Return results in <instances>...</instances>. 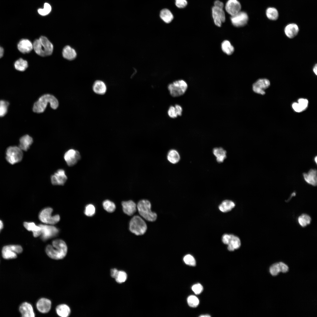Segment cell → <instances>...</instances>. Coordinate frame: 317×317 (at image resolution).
I'll return each mask as SVG.
<instances>
[{
  "label": "cell",
  "mask_w": 317,
  "mask_h": 317,
  "mask_svg": "<svg viewBox=\"0 0 317 317\" xmlns=\"http://www.w3.org/2000/svg\"><path fill=\"white\" fill-rule=\"evenodd\" d=\"M68 251L67 245L62 240H56L53 241L52 245L47 246L45 252L50 258L55 260L61 259L66 256Z\"/></svg>",
  "instance_id": "obj_1"
},
{
  "label": "cell",
  "mask_w": 317,
  "mask_h": 317,
  "mask_svg": "<svg viewBox=\"0 0 317 317\" xmlns=\"http://www.w3.org/2000/svg\"><path fill=\"white\" fill-rule=\"evenodd\" d=\"M160 16L162 20L166 23L171 22L173 18V16L171 11L168 9L162 10L160 13Z\"/></svg>",
  "instance_id": "obj_34"
},
{
  "label": "cell",
  "mask_w": 317,
  "mask_h": 317,
  "mask_svg": "<svg viewBox=\"0 0 317 317\" xmlns=\"http://www.w3.org/2000/svg\"><path fill=\"white\" fill-rule=\"evenodd\" d=\"M9 103L7 101L0 100V117L4 116L7 113Z\"/></svg>",
  "instance_id": "obj_38"
},
{
  "label": "cell",
  "mask_w": 317,
  "mask_h": 317,
  "mask_svg": "<svg viewBox=\"0 0 317 317\" xmlns=\"http://www.w3.org/2000/svg\"><path fill=\"white\" fill-rule=\"evenodd\" d=\"M51 10L50 5L48 3L44 4V8L43 9H39L38 10L39 14L42 16H45L48 14Z\"/></svg>",
  "instance_id": "obj_42"
},
{
  "label": "cell",
  "mask_w": 317,
  "mask_h": 317,
  "mask_svg": "<svg viewBox=\"0 0 317 317\" xmlns=\"http://www.w3.org/2000/svg\"><path fill=\"white\" fill-rule=\"evenodd\" d=\"M223 7L214 6L212 8V15L215 25L221 27L225 21V16Z\"/></svg>",
  "instance_id": "obj_10"
},
{
  "label": "cell",
  "mask_w": 317,
  "mask_h": 317,
  "mask_svg": "<svg viewBox=\"0 0 317 317\" xmlns=\"http://www.w3.org/2000/svg\"><path fill=\"white\" fill-rule=\"evenodd\" d=\"M129 230L132 233L137 235H142L146 231L147 227L145 222L140 216H134L129 222Z\"/></svg>",
  "instance_id": "obj_5"
},
{
  "label": "cell",
  "mask_w": 317,
  "mask_h": 317,
  "mask_svg": "<svg viewBox=\"0 0 317 317\" xmlns=\"http://www.w3.org/2000/svg\"><path fill=\"white\" fill-rule=\"evenodd\" d=\"M299 31L298 26L294 23L288 24L285 26L284 29L285 34L287 37L290 38H292L295 37L298 34Z\"/></svg>",
  "instance_id": "obj_22"
},
{
  "label": "cell",
  "mask_w": 317,
  "mask_h": 317,
  "mask_svg": "<svg viewBox=\"0 0 317 317\" xmlns=\"http://www.w3.org/2000/svg\"><path fill=\"white\" fill-rule=\"evenodd\" d=\"M187 302L189 306L191 307H197L199 304V300L195 296L191 295L188 298Z\"/></svg>",
  "instance_id": "obj_41"
},
{
  "label": "cell",
  "mask_w": 317,
  "mask_h": 317,
  "mask_svg": "<svg viewBox=\"0 0 317 317\" xmlns=\"http://www.w3.org/2000/svg\"><path fill=\"white\" fill-rule=\"evenodd\" d=\"M3 225L2 221L0 220V232L3 228Z\"/></svg>",
  "instance_id": "obj_55"
},
{
  "label": "cell",
  "mask_w": 317,
  "mask_h": 317,
  "mask_svg": "<svg viewBox=\"0 0 317 317\" xmlns=\"http://www.w3.org/2000/svg\"><path fill=\"white\" fill-rule=\"evenodd\" d=\"M53 209L47 208L43 210L40 213L39 218L43 222L48 224L54 225L58 222L60 217L58 215H51Z\"/></svg>",
  "instance_id": "obj_8"
},
{
  "label": "cell",
  "mask_w": 317,
  "mask_h": 317,
  "mask_svg": "<svg viewBox=\"0 0 317 317\" xmlns=\"http://www.w3.org/2000/svg\"><path fill=\"white\" fill-rule=\"evenodd\" d=\"M235 206V203L230 200H224L219 206V209L221 212L226 213L230 211Z\"/></svg>",
  "instance_id": "obj_30"
},
{
  "label": "cell",
  "mask_w": 317,
  "mask_h": 317,
  "mask_svg": "<svg viewBox=\"0 0 317 317\" xmlns=\"http://www.w3.org/2000/svg\"><path fill=\"white\" fill-rule=\"evenodd\" d=\"M19 311L22 317H34L35 314L33 307L30 303L25 302L19 306Z\"/></svg>",
  "instance_id": "obj_18"
},
{
  "label": "cell",
  "mask_w": 317,
  "mask_h": 317,
  "mask_svg": "<svg viewBox=\"0 0 317 317\" xmlns=\"http://www.w3.org/2000/svg\"><path fill=\"white\" fill-rule=\"evenodd\" d=\"M95 212L94 206L92 204L87 205L85 207V214L88 216H92L94 215Z\"/></svg>",
  "instance_id": "obj_44"
},
{
  "label": "cell",
  "mask_w": 317,
  "mask_h": 317,
  "mask_svg": "<svg viewBox=\"0 0 317 317\" xmlns=\"http://www.w3.org/2000/svg\"><path fill=\"white\" fill-rule=\"evenodd\" d=\"M279 264L280 272L286 273L288 271L289 267L287 265L282 262H279Z\"/></svg>",
  "instance_id": "obj_49"
},
{
  "label": "cell",
  "mask_w": 317,
  "mask_h": 317,
  "mask_svg": "<svg viewBox=\"0 0 317 317\" xmlns=\"http://www.w3.org/2000/svg\"><path fill=\"white\" fill-rule=\"evenodd\" d=\"M176 5L179 8H183L187 5V2L186 0H175Z\"/></svg>",
  "instance_id": "obj_50"
},
{
  "label": "cell",
  "mask_w": 317,
  "mask_h": 317,
  "mask_svg": "<svg viewBox=\"0 0 317 317\" xmlns=\"http://www.w3.org/2000/svg\"><path fill=\"white\" fill-rule=\"evenodd\" d=\"M188 87V84L186 81L181 79L173 81L168 86L170 95L174 97H179L183 95Z\"/></svg>",
  "instance_id": "obj_6"
},
{
  "label": "cell",
  "mask_w": 317,
  "mask_h": 317,
  "mask_svg": "<svg viewBox=\"0 0 317 317\" xmlns=\"http://www.w3.org/2000/svg\"><path fill=\"white\" fill-rule=\"evenodd\" d=\"M122 205L124 213L128 215H132L136 211V204L131 200L123 201Z\"/></svg>",
  "instance_id": "obj_21"
},
{
  "label": "cell",
  "mask_w": 317,
  "mask_h": 317,
  "mask_svg": "<svg viewBox=\"0 0 317 317\" xmlns=\"http://www.w3.org/2000/svg\"><path fill=\"white\" fill-rule=\"evenodd\" d=\"M102 204L104 209L108 212L112 213L115 210V204L113 202L109 200H105L103 202Z\"/></svg>",
  "instance_id": "obj_37"
},
{
  "label": "cell",
  "mask_w": 317,
  "mask_h": 317,
  "mask_svg": "<svg viewBox=\"0 0 317 317\" xmlns=\"http://www.w3.org/2000/svg\"><path fill=\"white\" fill-rule=\"evenodd\" d=\"M270 85V82L267 79L261 78L257 80L252 85V90L257 94L264 95L265 90L268 88Z\"/></svg>",
  "instance_id": "obj_12"
},
{
  "label": "cell",
  "mask_w": 317,
  "mask_h": 317,
  "mask_svg": "<svg viewBox=\"0 0 317 317\" xmlns=\"http://www.w3.org/2000/svg\"><path fill=\"white\" fill-rule=\"evenodd\" d=\"M180 156L178 152L174 149L170 150L167 156V158L168 161L172 164H176L180 160Z\"/></svg>",
  "instance_id": "obj_33"
},
{
  "label": "cell",
  "mask_w": 317,
  "mask_h": 317,
  "mask_svg": "<svg viewBox=\"0 0 317 317\" xmlns=\"http://www.w3.org/2000/svg\"><path fill=\"white\" fill-rule=\"evenodd\" d=\"M221 48L222 52L228 55L232 54L235 51L234 46L230 41L227 40L222 41L221 44Z\"/></svg>",
  "instance_id": "obj_28"
},
{
  "label": "cell",
  "mask_w": 317,
  "mask_h": 317,
  "mask_svg": "<svg viewBox=\"0 0 317 317\" xmlns=\"http://www.w3.org/2000/svg\"><path fill=\"white\" fill-rule=\"evenodd\" d=\"M118 271L116 269H111V275L112 278H115Z\"/></svg>",
  "instance_id": "obj_52"
},
{
  "label": "cell",
  "mask_w": 317,
  "mask_h": 317,
  "mask_svg": "<svg viewBox=\"0 0 317 317\" xmlns=\"http://www.w3.org/2000/svg\"><path fill=\"white\" fill-rule=\"evenodd\" d=\"M57 314L61 317H67L70 314L71 310L69 307L65 304L58 305L56 308Z\"/></svg>",
  "instance_id": "obj_26"
},
{
  "label": "cell",
  "mask_w": 317,
  "mask_h": 317,
  "mask_svg": "<svg viewBox=\"0 0 317 317\" xmlns=\"http://www.w3.org/2000/svg\"><path fill=\"white\" fill-rule=\"evenodd\" d=\"M317 156H316L314 157V159L315 162V163H316V164H317Z\"/></svg>",
  "instance_id": "obj_57"
},
{
  "label": "cell",
  "mask_w": 317,
  "mask_h": 317,
  "mask_svg": "<svg viewBox=\"0 0 317 317\" xmlns=\"http://www.w3.org/2000/svg\"><path fill=\"white\" fill-rule=\"evenodd\" d=\"M304 180L308 184L315 186H317V170L316 169H311L308 171L303 173Z\"/></svg>",
  "instance_id": "obj_20"
},
{
  "label": "cell",
  "mask_w": 317,
  "mask_h": 317,
  "mask_svg": "<svg viewBox=\"0 0 317 317\" xmlns=\"http://www.w3.org/2000/svg\"><path fill=\"white\" fill-rule=\"evenodd\" d=\"M62 55L64 58L69 60H72L75 58L77 53L74 49L69 45H66L63 49Z\"/></svg>",
  "instance_id": "obj_29"
},
{
  "label": "cell",
  "mask_w": 317,
  "mask_h": 317,
  "mask_svg": "<svg viewBox=\"0 0 317 317\" xmlns=\"http://www.w3.org/2000/svg\"><path fill=\"white\" fill-rule=\"evenodd\" d=\"M298 221L300 225L304 227L310 223L311 218L308 215L303 214L298 217Z\"/></svg>",
  "instance_id": "obj_36"
},
{
  "label": "cell",
  "mask_w": 317,
  "mask_h": 317,
  "mask_svg": "<svg viewBox=\"0 0 317 317\" xmlns=\"http://www.w3.org/2000/svg\"><path fill=\"white\" fill-rule=\"evenodd\" d=\"M308 103V101L306 99L301 98L298 100V104L302 111L307 107Z\"/></svg>",
  "instance_id": "obj_45"
},
{
  "label": "cell",
  "mask_w": 317,
  "mask_h": 317,
  "mask_svg": "<svg viewBox=\"0 0 317 317\" xmlns=\"http://www.w3.org/2000/svg\"><path fill=\"white\" fill-rule=\"evenodd\" d=\"M92 89L96 94L103 95L106 92L107 87L106 84L103 81L98 80L94 82L92 86Z\"/></svg>",
  "instance_id": "obj_24"
},
{
  "label": "cell",
  "mask_w": 317,
  "mask_h": 317,
  "mask_svg": "<svg viewBox=\"0 0 317 317\" xmlns=\"http://www.w3.org/2000/svg\"><path fill=\"white\" fill-rule=\"evenodd\" d=\"M4 53V50L3 48L0 45V59L3 56Z\"/></svg>",
  "instance_id": "obj_53"
},
{
  "label": "cell",
  "mask_w": 317,
  "mask_h": 317,
  "mask_svg": "<svg viewBox=\"0 0 317 317\" xmlns=\"http://www.w3.org/2000/svg\"><path fill=\"white\" fill-rule=\"evenodd\" d=\"M81 156L77 151L70 149L66 151L64 155V158L68 165L72 166L80 160Z\"/></svg>",
  "instance_id": "obj_14"
},
{
  "label": "cell",
  "mask_w": 317,
  "mask_h": 317,
  "mask_svg": "<svg viewBox=\"0 0 317 317\" xmlns=\"http://www.w3.org/2000/svg\"><path fill=\"white\" fill-rule=\"evenodd\" d=\"M33 48L36 54L41 56L51 55L53 50V45L46 37L41 36L36 40L33 43Z\"/></svg>",
  "instance_id": "obj_2"
},
{
  "label": "cell",
  "mask_w": 317,
  "mask_h": 317,
  "mask_svg": "<svg viewBox=\"0 0 317 317\" xmlns=\"http://www.w3.org/2000/svg\"><path fill=\"white\" fill-rule=\"evenodd\" d=\"M33 142L32 138L28 135L22 136L19 139L18 147L22 151H27Z\"/></svg>",
  "instance_id": "obj_23"
},
{
  "label": "cell",
  "mask_w": 317,
  "mask_h": 317,
  "mask_svg": "<svg viewBox=\"0 0 317 317\" xmlns=\"http://www.w3.org/2000/svg\"><path fill=\"white\" fill-rule=\"evenodd\" d=\"M36 307L40 312L43 313H47L49 311L51 308V301L46 298H41L37 302Z\"/></svg>",
  "instance_id": "obj_17"
},
{
  "label": "cell",
  "mask_w": 317,
  "mask_h": 317,
  "mask_svg": "<svg viewBox=\"0 0 317 317\" xmlns=\"http://www.w3.org/2000/svg\"><path fill=\"white\" fill-rule=\"evenodd\" d=\"M2 254L3 258L6 259H15L17 257V254L11 249L8 245L2 248Z\"/></svg>",
  "instance_id": "obj_31"
},
{
  "label": "cell",
  "mask_w": 317,
  "mask_h": 317,
  "mask_svg": "<svg viewBox=\"0 0 317 317\" xmlns=\"http://www.w3.org/2000/svg\"><path fill=\"white\" fill-rule=\"evenodd\" d=\"M18 51L23 54L30 53L33 49V44L29 40L22 39L19 41L17 44Z\"/></svg>",
  "instance_id": "obj_19"
},
{
  "label": "cell",
  "mask_w": 317,
  "mask_h": 317,
  "mask_svg": "<svg viewBox=\"0 0 317 317\" xmlns=\"http://www.w3.org/2000/svg\"><path fill=\"white\" fill-rule=\"evenodd\" d=\"M14 66L16 70L19 71L23 72L28 68V64L26 60L20 58L15 61Z\"/></svg>",
  "instance_id": "obj_32"
},
{
  "label": "cell",
  "mask_w": 317,
  "mask_h": 317,
  "mask_svg": "<svg viewBox=\"0 0 317 317\" xmlns=\"http://www.w3.org/2000/svg\"><path fill=\"white\" fill-rule=\"evenodd\" d=\"M168 114L169 116L172 118H176L178 116L176 109L174 106H170L168 111Z\"/></svg>",
  "instance_id": "obj_46"
},
{
  "label": "cell",
  "mask_w": 317,
  "mask_h": 317,
  "mask_svg": "<svg viewBox=\"0 0 317 317\" xmlns=\"http://www.w3.org/2000/svg\"><path fill=\"white\" fill-rule=\"evenodd\" d=\"M116 281L119 283L124 282L127 279V274L123 271H118L115 277Z\"/></svg>",
  "instance_id": "obj_39"
},
{
  "label": "cell",
  "mask_w": 317,
  "mask_h": 317,
  "mask_svg": "<svg viewBox=\"0 0 317 317\" xmlns=\"http://www.w3.org/2000/svg\"><path fill=\"white\" fill-rule=\"evenodd\" d=\"M67 179L65 171L62 169L58 170L51 177V183L54 185H63Z\"/></svg>",
  "instance_id": "obj_15"
},
{
  "label": "cell",
  "mask_w": 317,
  "mask_h": 317,
  "mask_svg": "<svg viewBox=\"0 0 317 317\" xmlns=\"http://www.w3.org/2000/svg\"><path fill=\"white\" fill-rule=\"evenodd\" d=\"M23 226L29 231L32 232L34 237H37L41 235V228L39 225H36L33 222H24Z\"/></svg>",
  "instance_id": "obj_25"
},
{
  "label": "cell",
  "mask_w": 317,
  "mask_h": 317,
  "mask_svg": "<svg viewBox=\"0 0 317 317\" xmlns=\"http://www.w3.org/2000/svg\"><path fill=\"white\" fill-rule=\"evenodd\" d=\"M241 5L237 0H228L225 6L226 11L231 16H234L240 11Z\"/></svg>",
  "instance_id": "obj_16"
},
{
  "label": "cell",
  "mask_w": 317,
  "mask_h": 317,
  "mask_svg": "<svg viewBox=\"0 0 317 317\" xmlns=\"http://www.w3.org/2000/svg\"><path fill=\"white\" fill-rule=\"evenodd\" d=\"M177 111L178 116H181L182 115L183 109L178 104H176L174 106Z\"/></svg>",
  "instance_id": "obj_51"
},
{
  "label": "cell",
  "mask_w": 317,
  "mask_h": 317,
  "mask_svg": "<svg viewBox=\"0 0 317 317\" xmlns=\"http://www.w3.org/2000/svg\"><path fill=\"white\" fill-rule=\"evenodd\" d=\"M249 17L247 13L244 11H240L235 15L231 16L230 20L233 26L241 27L245 26L247 23Z\"/></svg>",
  "instance_id": "obj_11"
},
{
  "label": "cell",
  "mask_w": 317,
  "mask_h": 317,
  "mask_svg": "<svg viewBox=\"0 0 317 317\" xmlns=\"http://www.w3.org/2000/svg\"><path fill=\"white\" fill-rule=\"evenodd\" d=\"M137 206L139 214L145 220L150 222L154 221L156 220L157 215L151 210V205L149 200H140Z\"/></svg>",
  "instance_id": "obj_4"
},
{
  "label": "cell",
  "mask_w": 317,
  "mask_h": 317,
  "mask_svg": "<svg viewBox=\"0 0 317 317\" xmlns=\"http://www.w3.org/2000/svg\"><path fill=\"white\" fill-rule=\"evenodd\" d=\"M223 243L228 245L227 249L231 251L240 248L241 241L239 238L233 235L225 234L222 237Z\"/></svg>",
  "instance_id": "obj_9"
},
{
  "label": "cell",
  "mask_w": 317,
  "mask_h": 317,
  "mask_svg": "<svg viewBox=\"0 0 317 317\" xmlns=\"http://www.w3.org/2000/svg\"><path fill=\"white\" fill-rule=\"evenodd\" d=\"M313 71L316 75H317V65L316 64L313 67Z\"/></svg>",
  "instance_id": "obj_54"
},
{
  "label": "cell",
  "mask_w": 317,
  "mask_h": 317,
  "mask_svg": "<svg viewBox=\"0 0 317 317\" xmlns=\"http://www.w3.org/2000/svg\"><path fill=\"white\" fill-rule=\"evenodd\" d=\"M6 155L7 161L11 164H14L21 161L23 154L22 150L18 147L10 146L7 149Z\"/></svg>",
  "instance_id": "obj_7"
},
{
  "label": "cell",
  "mask_w": 317,
  "mask_h": 317,
  "mask_svg": "<svg viewBox=\"0 0 317 317\" xmlns=\"http://www.w3.org/2000/svg\"><path fill=\"white\" fill-rule=\"evenodd\" d=\"M39 225L41 228V235L43 240H47L53 237L58 232V229L53 226L43 224Z\"/></svg>",
  "instance_id": "obj_13"
},
{
  "label": "cell",
  "mask_w": 317,
  "mask_h": 317,
  "mask_svg": "<svg viewBox=\"0 0 317 317\" xmlns=\"http://www.w3.org/2000/svg\"><path fill=\"white\" fill-rule=\"evenodd\" d=\"M192 289L194 292L196 294H200L203 291V287L200 284H197L194 285L192 287Z\"/></svg>",
  "instance_id": "obj_48"
},
{
  "label": "cell",
  "mask_w": 317,
  "mask_h": 317,
  "mask_svg": "<svg viewBox=\"0 0 317 317\" xmlns=\"http://www.w3.org/2000/svg\"><path fill=\"white\" fill-rule=\"evenodd\" d=\"M199 316L201 317H210L211 316H210L209 315H208V314H207V315L205 314V315H201L200 316Z\"/></svg>",
  "instance_id": "obj_56"
},
{
  "label": "cell",
  "mask_w": 317,
  "mask_h": 317,
  "mask_svg": "<svg viewBox=\"0 0 317 317\" xmlns=\"http://www.w3.org/2000/svg\"><path fill=\"white\" fill-rule=\"evenodd\" d=\"M266 14L267 18L271 20H276L279 17L278 11L274 7L268 8L266 10Z\"/></svg>",
  "instance_id": "obj_35"
},
{
  "label": "cell",
  "mask_w": 317,
  "mask_h": 317,
  "mask_svg": "<svg viewBox=\"0 0 317 317\" xmlns=\"http://www.w3.org/2000/svg\"><path fill=\"white\" fill-rule=\"evenodd\" d=\"M185 263L191 266H195L196 264V262L194 257L190 254L186 255L183 258Z\"/></svg>",
  "instance_id": "obj_43"
},
{
  "label": "cell",
  "mask_w": 317,
  "mask_h": 317,
  "mask_svg": "<svg viewBox=\"0 0 317 317\" xmlns=\"http://www.w3.org/2000/svg\"><path fill=\"white\" fill-rule=\"evenodd\" d=\"M48 103L53 109H56L58 107V101L54 96L50 94H45L40 97L34 103L33 108V112L37 113L43 112Z\"/></svg>",
  "instance_id": "obj_3"
},
{
  "label": "cell",
  "mask_w": 317,
  "mask_h": 317,
  "mask_svg": "<svg viewBox=\"0 0 317 317\" xmlns=\"http://www.w3.org/2000/svg\"><path fill=\"white\" fill-rule=\"evenodd\" d=\"M213 153L218 163L223 162L226 157V152L222 148L216 147L213 149Z\"/></svg>",
  "instance_id": "obj_27"
},
{
  "label": "cell",
  "mask_w": 317,
  "mask_h": 317,
  "mask_svg": "<svg viewBox=\"0 0 317 317\" xmlns=\"http://www.w3.org/2000/svg\"><path fill=\"white\" fill-rule=\"evenodd\" d=\"M270 273L272 276H275L280 272L279 263H276L271 265L269 268Z\"/></svg>",
  "instance_id": "obj_40"
},
{
  "label": "cell",
  "mask_w": 317,
  "mask_h": 317,
  "mask_svg": "<svg viewBox=\"0 0 317 317\" xmlns=\"http://www.w3.org/2000/svg\"><path fill=\"white\" fill-rule=\"evenodd\" d=\"M9 248L17 254L21 253L23 251V248L21 246L18 245H8Z\"/></svg>",
  "instance_id": "obj_47"
}]
</instances>
